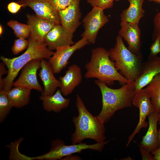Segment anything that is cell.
I'll list each match as a JSON object with an SVG mask.
<instances>
[{"label": "cell", "mask_w": 160, "mask_h": 160, "mask_svg": "<svg viewBox=\"0 0 160 160\" xmlns=\"http://www.w3.org/2000/svg\"><path fill=\"white\" fill-rule=\"evenodd\" d=\"M5 64L1 62L0 64V89L3 88V79L2 76L3 75L8 73V71L6 70L5 67Z\"/></svg>", "instance_id": "obj_33"}, {"label": "cell", "mask_w": 160, "mask_h": 160, "mask_svg": "<svg viewBox=\"0 0 160 160\" xmlns=\"http://www.w3.org/2000/svg\"><path fill=\"white\" fill-rule=\"evenodd\" d=\"M115 0H87V2L93 7H98L104 9L112 8Z\"/></svg>", "instance_id": "obj_27"}, {"label": "cell", "mask_w": 160, "mask_h": 160, "mask_svg": "<svg viewBox=\"0 0 160 160\" xmlns=\"http://www.w3.org/2000/svg\"><path fill=\"white\" fill-rule=\"evenodd\" d=\"M110 140H108L101 143L97 142L93 144L81 143L67 145L62 140L57 139L51 142V148L49 152L41 156L34 157V159L41 160H60L63 157L74 153H80L83 150L87 149L101 152L105 145Z\"/></svg>", "instance_id": "obj_6"}, {"label": "cell", "mask_w": 160, "mask_h": 160, "mask_svg": "<svg viewBox=\"0 0 160 160\" xmlns=\"http://www.w3.org/2000/svg\"><path fill=\"white\" fill-rule=\"evenodd\" d=\"M74 0H48L53 8L58 12L70 5Z\"/></svg>", "instance_id": "obj_28"}, {"label": "cell", "mask_w": 160, "mask_h": 160, "mask_svg": "<svg viewBox=\"0 0 160 160\" xmlns=\"http://www.w3.org/2000/svg\"><path fill=\"white\" fill-rule=\"evenodd\" d=\"M145 89L151 99L154 112L158 113L160 111V73L153 78Z\"/></svg>", "instance_id": "obj_23"}, {"label": "cell", "mask_w": 160, "mask_h": 160, "mask_svg": "<svg viewBox=\"0 0 160 160\" xmlns=\"http://www.w3.org/2000/svg\"><path fill=\"white\" fill-rule=\"evenodd\" d=\"M132 104L139 109V120L135 129L128 138L126 147L129 145L141 128L148 127V123L146 121V118L150 113L154 112L151 99L145 88L136 92L132 100Z\"/></svg>", "instance_id": "obj_8"}, {"label": "cell", "mask_w": 160, "mask_h": 160, "mask_svg": "<svg viewBox=\"0 0 160 160\" xmlns=\"http://www.w3.org/2000/svg\"><path fill=\"white\" fill-rule=\"evenodd\" d=\"M23 6L17 2H12L9 3L7 6V9L10 13H16L21 9Z\"/></svg>", "instance_id": "obj_32"}, {"label": "cell", "mask_w": 160, "mask_h": 160, "mask_svg": "<svg viewBox=\"0 0 160 160\" xmlns=\"http://www.w3.org/2000/svg\"><path fill=\"white\" fill-rule=\"evenodd\" d=\"M158 124L160 125V111L158 113Z\"/></svg>", "instance_id": "obj_38"}, {"label": "cell", "mask_w": 160, "mask_h": 160, "mask_svg": "<svg viewBox=\"0 0 160 160\" xmlns=\"http://www.w3.org/2000/svg\"><path fill=\"white\" fill-rule=\"evenodd\" d=\"M39 98L42 101L44 109L48 112H59L67 108L70 102L69 99L65 98L63 97L59 89L53 95L45 96L41 95Z\"/></svg>", "instance_id": "obj_20"}, {"label": "cell", "mask_w": 160, "mask_h": 160, "mask_svg": "<svg viewBox=\"0 0 160 160\" xmlns=\"http://www.w3.org/2000/svg\"><path fill=\"white\" fill-rule=\"evenodd\" d=\"M17 2L23 7H30L36 16L60 24L58 12L53 8L48 0H18Z\"/></svg>", "instance_id": "obj_13"}, {"label": "cell", "mask_w": 160, "mask_h": 160, "mask_svg": "<svg viewBox=\"0 0 160 160\" xmlns=\"http://www.w3.org/2000/svg\"><path fill=\"white\" fill-rule=\"evenodd\" d=\"M95 83L100 88L102 96V107L97 116L104 124L117 111L132 106L136 93L134 82L125 84L117 89L110 88L98 79Z\"/></svg>", "instance_id": "obj_2"}, {"label": "cell", "mask_w": 160, "mask_h": 160, "mask_svg": "<svg viewBox=\"0 0 160 160\" xmlns=\"http://www.w3.org/2000/svg\"><path fill=\"white\" fill-rule=\"evenodd\" d=\"M41 68V60L35 59L27 63L22 69L20 75L13 82L12 86H20L42 92L43 88L39 82L37 71Z\"/></svg>", "instance_id": "obj_10"}, {"label": "cell", "mask_w": 160, "mask_h": 160, "mask_svg": "<svg viewBox=\"0 0 160 160\" xmlns=\"http://www.w3.org/2000/svg\"><path fill=\"white\" fill-rule=\"evenodd\" d=\"M160 73V57L148 58L143 63L141 73L134 82L136 92L146 86Z\"/></svg>", "instance_id": "obj_16"}, {"label": "cell", "mask_w": 160, "mask_h": 160, "mask_svg": "<svg viewBox=\"0 0 160 160\" xmlns=\"http://www.w3.org/2000/svg\"><path fill=\"white\" fill-rule=\"evenodd\" d=\"M3 31V29L1 25H0V35L1 36V35H2Z\"/></svg>", "instance_id": "obj_39"}, {"label": "cell", "mask_w": 160, "mask_h": 160, "mask_svg": "<svg viewBox=\"0 0 160 160\" xmlns=\"http://www.w3.org/2000/svg\"><path fill=\"white\" fill-rule=\"evenodd\" d=\"M119 35L126 41L128 49L137 55L141 54V31L138 24L121 22Z\"/></svg>", "instance_id": "obj_14"}, {"label": "cell", "mask_w": 160, "mask_h": 160, "mask_svg": "<svg viewBox=\"0 0 160 160\" xmlns=\"http://www.w3.org/2000/svg\"><path fill=\"white\" fill-rule=\"evenodd\" d=\"M148 117L149 127L140 145L151 152L159 146L158 142L159 132L157 129L158 113L155 112L151 113Z\"/></svg>", "instance_id": "obj_19"}, {"label": "cell", "mask_w": 160, "mask_h": 160, "mask_svg": "<svg viewBox=\"0 0 160 160\" xmlns=\"http://www.w3.org/2000/svg\"><path fill=\"white\" fill-rule=\"evenodd\" d=\"M143 160H155L151 152L144 147L139 145Z\"/></svg>", "instance_id": "obj_31"}, {"label": "cell", "mask_w": 160, "mask_h": 160, "mask_svg": "<svg viewBox=\"0 0 160 160\" xmlns=\"http://www.w3.org/2000/svg\"><path fill=\"white\" fill-rule=\"evenodd\" d=\"M109 52L111 60L119 73L130 83L135 81L140 75L143 63L142 54H135L127 47L122 38L118 35L114 47Z\"/></svg>", "instance_id": "obj_5"}, {"label": "cell", "mask_w": 160, "mask_h": 160, "mask_svg": "<svg viewBox=\"0 0 160 160\" xmlns=\"http://www.w3.org/2000/svg\"><path fill=\"white\" fill-rule=\"evenodd\" d=\"M150 53L148 58H152L156 56L160 52V38H157L151 44L150 47Z\"/></svg>", "instance_id": "obj_30"}, {"label": "cell", "mask_w": 160, "mask_h": 160, "mask_svg": "<svg viewBox=\"0 0 160 160\" xmlns=\"http://www.w3.org/2000/svg\"><path fill=\"white\" fill-rule=\"evenodd\" d=\"M52 68L48 61L45 59L41 60V69L38 74L43 84L44 89L41 95L51 96L60 87V82L54 75Z\"/></svg>", "instance_id": "obj_17"}, {"label": "cell", "mask_w": 160, "mask_h": 160, "mask_svg": "<svg viewBox=\"0 0 160 160\" xmlns=\"http://www.w3.org/2000/svg\"><path fill=\"white\" fill-rule=\"evenodd\" d=\"M73 33L65 28L60 24L56 23L47 35L44 41L51 50L74 44Z\"/></svg>", "instance_id": "obj_11"}, {"label": "cell", "mask_w": 160, "mask_h": 160, "mask_svg": "<svg viewBox=\"0 0 160 160\" xmlns=\"http://www.w3.org/2000/svg\"><path fill=\"white\" fill-rule=\"evenodd\" d=\"M28 40L27 49L22 55L12 58L0 57L1 60L8 69L7 75L3 79V89L7 92L11 89L14 79L27 63L35 59L49 60L54 54V52L48 48L45 41H38L30 36Z\"/></svg>", "instance_id": "obj_3"}, {"label": "cell", "mask_w": 160, "mask_h": 160, "mask_svg": "<svg viewBox=\"0 0 160 160\" xmlns=\"http://www.w3.org/2000/svg\"><path fill=\"white\" fill-rule=\"evenodd\" d=\"M104 10L98 7H93L82 20L84 31L81 36L85 38L89 44L95 43L99 31L109 21Z\"/></svg>", "instance_id": "obj_7"}, {"label": "cell", "mask_w": 160, "mask_h": 160, "mask_svg": "<svg viewBox=\"0 0 160 160\" xmlns=\"http://www.w3.org/2000/svg\"><path fill=\"white\" fill-rule=\"evenodd\" d=\"M26 16L30 30V36L38 41H44L47 35L57 23L33 15L28 14Z\"/></svg>", "instance_id": "obj_15"}, {"label": "cell", "mask_w": 160, "mask_h": 160, "mask_svg": "<svg viewBox=\"0 0 160 160\" xmlns=\"http://www.w3.org/2000/svg\"><path fill=\"white\" fill-rule=\"evenodd\" d=\"M150 1H153L158 4H160V0H148Z\"/></svg>", "instance_id": "obj_37"}, {"label": "cell", "mask_w": 160, "mask_h": 160, "mask_svg": "<svg viewBox=\"0 0 160 160\" xmlns=\"http://www.w3.org/2000/svg\"><path fill=\"white\" fill-rule=\"evenodd\" d=\"M76 106L78 111L77 116H74L72 121L75 131L72 134V144L82 143L86 139H92L97 143L105 141V129L104 123L98 117L88 111L82 98L76 95Z\"/></svg>", "instance_id": "obj_1"}, {"label": "cell", "mask_w": 160, "mask_h": 160, "mask_svg": "<svg viewBox=\"0 0 160 160\" xmlns=\"http://www.w3.org/2000/svg\"><path fill=\"white\" fill-rule=\"evenodd\" d=\"M158 142L159 146H160V128L158 129Z\"/></svg>", "instance_id": "obj_36"}, {"label": "cell", "mask_w": 160, "mask_h": 160, "mask_svg": "<svg viewBox=\"0 0 160 160\" xmlns=\"http://www.w3.org/2000/svg\"><path fill=\"white\" fill-rule=\"evenodd\" d=\"M120 0H115V1H119Z\"/></svg>", "instance_id": "obj_40"}, {"label": "cell", "mask_w": 160, "mask_h": 160, "mask_svg": "<svg viewBox=\"0 0 160 160\" xmlns=\"http://www.w3.org/2000/svg\"><path fill=\"white\" fill-rule=\"evenodd\" d=\"M7 25L12 29L15 35L18 38L25 39L30 36V29L28 24L16 20H10L8 22Z\"/></svg>", "instance_id": "obj_24"}, {"label": "cell", "mask_w": 160, "mask_h": 160, "mask_svg": "<svg viewBox=\"0 0 160 160\" xmlns=\"http://www.w3.org/2000/svg\"><path fill=\"white\" fill-rule=\"evenodd\" d=\"M155 160H160V146L158 148L151 152Z\"/></svg>", "instance_id": "obj_34"}, {"label": "cell", "mask_w": 160, "mask_h": 160, "mask_svg": "<svg viewBox=\"0 0 160 160\" xmlns=\"http://www.w3.org/2000/svg\"><path fill=\"white\" fill-rule=\"evenodd\" d=\"M110 56L109 51L103 47L92 49L90 60L85 65L87 71L84 77L96 78L109 86L113 85L115 81L130 83L116 69Z\"/></svg>", "instance_id": "obj_4"}, {"label": "cell", "mask_w": 160, "mask_h": 160, "mask_svg": "<svg viewBox=\"0 0 160 160\" xmlns=\"http://www.w3.org/2000/svg\"><path fill=\"white\" fill-rule=\"evenodd\" d=\"M60 82V90L63 95L70 94L82 80L81 70L77 65L73 64L68 68L65 75L59 78Z\"/></svg>", "instance_id": "obj_18"}, {"label": "cell", "mask_w": 160, "mask_h": 160, "mask_svg": "<svg viewBox=\"0 0 160 160\" xmlns=\"http://www.w3.org/2000/svg\"><path fill=\"white\" fill-rule=\"evenodd\" d=\"M13 107L8 98L7 92L3 88L0 89V122L5 119Z\"/></svg>", "instance_id": "obj_25"}, {"label": "cell", "mask_w": 160, "mask_h": 160, "mask_svg": "<svg viewBox=\"0 0 160 160\" xmlns=\"http://www.w3.org/2000/svg\"><path fill=\"white\" fill-rule=\"evenodd\" d=\"M80 1L74 0L67 7L58 12L60 24L66 30L73 33L81 23Z\"/></svg>", "instance_id": "obj_12"}, {"label": "cell", "mask_w": 160, "mask_h": 160, "mask_svg": "<svg viewBox=\"0 0 160 160\" xmlns=\"http://www.w3.org/2000/svg\"><path fill=\"white\" fill-rule=\"evenodd\" d=\"M31 89L20 86H15L7 92L9 100L13 107L20 108L30 101Z\"/></svg>", "instance_id": "obj_22"}, {"label": "cell", "mask_w": 160, "mask_h": 160, "mask_svg": "<svg viewBox=\"0 0 160 160\" xmlns=\"http://www.w3.org/2000/svg\"><path fill=\"white\" fill-rule=\"evenodd\" d=\"M153 22L154 28L152 39L154 41L157 38H160V11L155 16Z\"/></svg>", "instance_id": "obj_29"}, {"label": "cell", "mask_w": 160, "mask_h": 160, "mask_svg": "<svg viewBox=\"0 0 160 160\" xmlns=\"http://www.w3.org/2000/svg\"><path fill=\"white\" fill-rule=\"evenodd\" d=\"M28 40L25 39L18 38L15 39L12 48V51L14 55H17L27 48Z\"/></svg>", "instance_id": "obj_26"}, {"label": "cell", "mask_w": 160, "mask_h": 160, "mask_svg": "<svg viewBox=\"0 0 160 160\" xmlns=\"http://www.w3.org/2000/svg\"><path fill=\"white\" fill-rule=\"evenodd\" d=\"M145 0H128L129 6L121 14V22L138 25L140 19L144 16L145 10L142 7Z\"/></svg>", "instance_id": "obj_21"}, {"label": "cell", "mask_w": 160, "mask_h": 160, "mask_svg": "<svg viewBox=\"0 0 160 160\" xmlns=\"http://www.w3.org/2000/svg\"><path fill=\"white\" fill-rule=\"evenodd\" d=\"M81 158L79 156L73 155L72 154L62 158L60 160H81Z\"/></svg>", "instance_id": "obj_35"}, {"label": "cell", "mask_w": 160, "mask_h": 160, "mask_svg": "<svg viewBox=\"0 0 160 160\" xmlns=\"http://www.w3.org/2000/svg\"><path fill=\"white\" fill-rule=\"evenodd\" d=\"M89 44L85 38H82L73 45L57 49L48 61L52 68L54 73H59L68 64L69 59L75 51Z\"/></svg>", "instance_id": "obj_9"}]
</instances>
